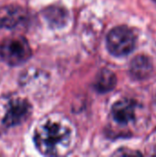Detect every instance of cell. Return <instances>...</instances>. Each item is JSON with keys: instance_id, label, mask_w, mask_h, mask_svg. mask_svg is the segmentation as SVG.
I'll list each match as a JSON object with an SVG mask.
<instances>
[{"instance_id": "3", "label": "cell", "mask_w": 156, "mask_h": 157, "mask_svg": "<svg viewBox=\"0 0 156 157\" xmlns=\"http://www.w3.org/2000/svg\"><path fill=\"white\" fill-rule=\"evenodd\" d=\"M135 35L125 26L114 28L107 37L108 49L115 56H125L131 53L135 48Z\"/></svg>"}, {"instance_id": "9", "label": "cell", "mask_w": 156, "mask_h": 157, "mask_svg": "<svg viewBox=\"0 0 156 157\" xmlns=\"http://www.w3.org/2000/svg\"><path fill=\"white\" fill-rule=\"evenodd\" d=\"M155 102H156V95H155Z\"/></svg>"}, {"instance_id": "10", "label": "cell", "mask_w": 156, "mask_h": 157, "mask_svg": "<svg viewBox=\"0 0 156 157\" xmlns=\"http://www.w3.org/2000/svg\"><path fill=\"white\" fill-rule=\"evenodd\" d=\"M154 2H155V3H156V0H154Z\"/></svg>"}, {"instance_id": "5", "label": "cell", "mask_w": 156, "mask_h": 157, "mask_svg": "<svg viewBox=\"0 0 156 157\" xmlns=\"http://www.w3.org/2000/svg\"><path fill=\"white\" fill-rule=\"evenodd\" d=\"M27 19L26 11L17 6H8L0 8V27L14 29Z\"/></svg>"}, {"instance_id": "1", "label": "cell", "mask_w": 156, "mask_h": 157, "mask_svg": "<svg viewBox=\"0 0 156 157\" xmlns=\"http://www.w3.org/2000/svg\"><path fill=\"white\" fill-rule=\"evenodd\" d=\"M72 131L65 121H47L37 127L34 142L38 150L45 155H59L69 147Z\"/></svg>"}, {"instance_id": "6", "label": "cell", "mask_w": 156, "mask_h": 157, "mask_svg": "<svg viewBox=\"0 0 156 157\" xmlns=\"http://www.w3.org/2000/svg\"><path fill=\"white\" fill-rule=\"evenodd\" d=\"M136 103L131 99H121L112 107V117L120 124H128L135 118Z\"/></svg>"}, {"instance_id": "7", "label": "cell", "mask_w": 156, "mask_h": 157, "mask_svg": "<svg viewBox=\"0 0 156 157\" xmlns=\"http://www.w3.org/2000/svg\"><path fill=\"white\" fill-rule=\"evenodd\" d=\"M153 64L151 60L145 55L136 56L131 63L130 74L135 80H144L152 75Z\"/></svg>"}, {"instance_id": "8", "label": "cell", "mask_w": 156, "mask_h": 157, "mask_svg": "<svg viewBox=\"0 0 156 157\" xmlns=\"http://www.w3.org/2000/svg\"><path fill=\"white\" fill-rule=\"evenodd\" d=\"M117 84L115 74L108 69H102L97 75L95 81V88L99 93H107L111 91Z\"/></svg>"}, {"instance_id": "4", "label": "cell", "mask_w": 156, "mask_h": 157, "mask_svg": "<svg viewBox=\"0 0 156 157\" xmlns=\"http://www.w3.org/2000/svg\"><path fill=\"white\" fill-rule=\"evenodd\" d=\"M30 109L29 103L24 99L17 98L12 100L9 103L7 111L3 119V123L7 127L21 123L29 115Z\"/></svg>"}, {"instance_id": "2", "label": "cell", "mask_w": 156, "mask_h": 157, "mask_svg": "<svg viewBox=\"0 0 156 157\" xmlns=\"http://www.w3.org/2000/svg\"><path fill=\"white\" fill-rule=\"evenodd\" d=\"M30 56V47L23 37H12L0 42V58L10 65L25 63Z\"/></svg>"}]
</instances>
